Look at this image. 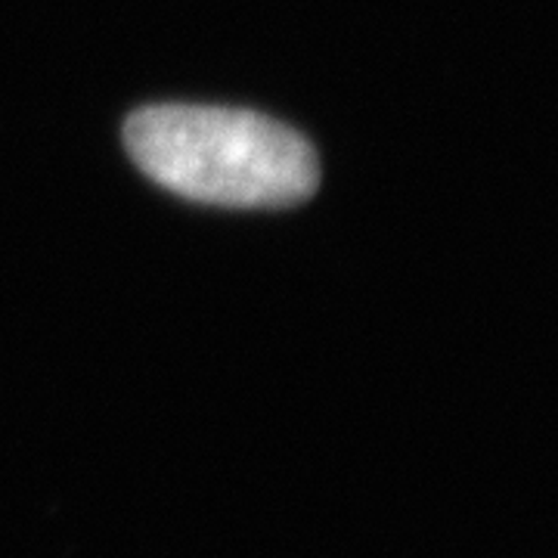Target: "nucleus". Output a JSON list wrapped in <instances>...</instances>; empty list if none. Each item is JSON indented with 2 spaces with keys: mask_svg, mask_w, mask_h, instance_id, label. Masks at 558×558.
<instances>
[{
  "mask_svg": "<svg viewBox=\"0 0 558 558\" xmlns=\"http://www.w3.org/2000/svg\"><path fill=\"white\" fill-rule=\"evenodd\" d=\"M124 146L159 186L227 208L295 205L314 196L319 180L314 146L248 109L146 106L124 124Z\"/></svg>",
  "mask_w": 558,
  "mask_h": 558,
  "instance_id": "nucleus-1",
  "label": "nucleus"
}]
</instances>
